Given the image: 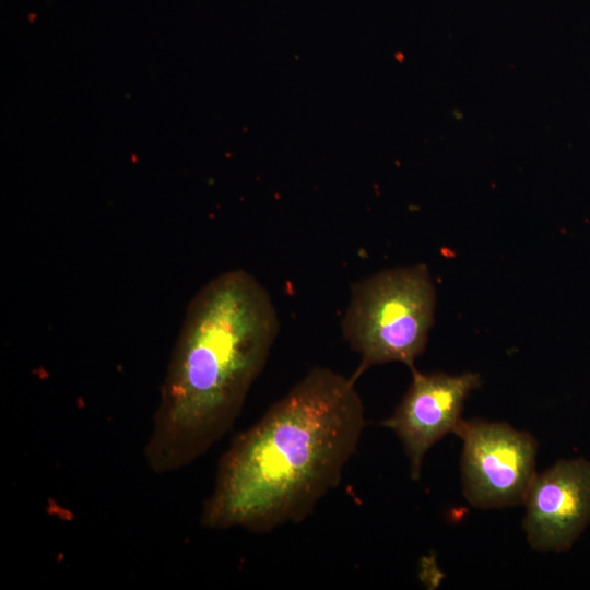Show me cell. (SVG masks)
Instances as JSON below:
<instances>
[{
  "label": "cell",
  "mask_w": 590,
  "mask_h": 590,
  "mask_svg": "<svg viewBox=\"0 0 590 590\" xmlns=\"http://www.w3.org/2000/svg\"><path fill=\"white\" fill-rule=\"evenodd\" d=\"M365 424L355 380L312 368L232 440L201 526L269 533L302 522L340 483Z\"/></svg>",
  "instance_id": "1"
},
{
  "label": "cell",
  "mask_w": 590,
  "mask_h": 590,
  "mask_svg": "<svg viewBox=\"0 0 590 590\" xmlns=\"http://www.w3.org/2000/svg\"><path fill=\"white\" fill-rule=\"evenodd\" d=\"M266 287L243 269L225 271L190 300L161 387L146 464L182 469L233 427L279 333Z\"/></svg>",
  "instance_id": "2"
},
{
  "label": "cell",
  "mask_w": 590,
  "mask_h": 590,
  "mask_svg": "<svg viewBox=\"0 0 590 590\" xmlns=\"http://www.w3.org/2000/svg\"><path fill=\"white\" fill-rule=\"evenodd\" d=\"M435 305L425 266L388 269L355 283L341 323L345 341L359 356L352 378L390 362L415 369L434 323Z\"/></svg>",
  "instance_id": "3"
},
{
  "label": "cell",
  "mask_w": 590,
  "mask_h": 590,
  "mask_svg": "<svg viewBox=\"0 0 590 590\" xmlns=\"http://www.w3.org/2000/svg\"><path fill=\"white\" fill-rule=\"evenodd\" d=\"M456 435L463 441L461 470L467 499L479 508L523 503L535 476V439L506 423L485 421H463Z\"/></svg>",
  "instance_id": "4"
},
{
  "label": "cell",
  "mask_w": 590,
  "mask_h": 590,
  "mask_svg": "<svg viewBox=\"0 0 590 590\" xmlns=\"http://www.w3.org/2000/svg\"><path fill=\"white\" fill-rule=\"evenodd\" d=\"M412 371L411 385L392 415L380 425L391 429L402 442L413 480L421 475L428 449L449 433L457 434L463 403L480 386V375L465 373L424 374Z\"/></svg>",
  "instance_id": "5"
},
{
  "label": "cell",
  "mask_w": 590,
  "mask_h": 590,
  "mask_svg": "<svg viewBox=\"0 0 590 590\" xmlns=\"http://www.w3.org/2000/svg\"><path fill=\"white\" fill-rule=\"evenodd\" d=\"M523 503V529L534 550L563 551L590 520V462L559 461L535 474Z\"/></svg>",
  "instance_id": "6"
}]
</instances>
